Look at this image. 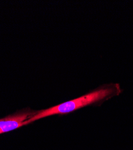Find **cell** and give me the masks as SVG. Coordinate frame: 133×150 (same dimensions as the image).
Returning a JSON list of instances; mask_svg holds the SVG:
<instances>
[{
	"label": "cell",
	"mask_w": 133,
	"mask_h": 150,
	"mask_svg": "<svg viewBox=\"0 0 133 150\" xmlns=\"http://www.w3.org/2000/svg\"><path fill=\"white\" fill-rule=\"evenodd\" d=\"M118 89L119 88L115 85L106 86L72 100L35 112L34 115L27 121V124L53 115L68 114L78 109L103 100L118 93Z\"/></svg>",
	"instance_id": "1"
},
{
	"label": "cell",
	"mask_w": 133,
	"mask_h": 150,
	"mask_svg": "<svg viewBox=\"0 0 133 150\" xmlns=\"http://www.w3.org/2000/svg\"><path fill=\"white\" fill-rule=\"evenodd\" d=\"M35 112L23 111L0 119V134L6 133L27 125V121Z\"/></svg>",
	"instance_id": "2"
}]
</instances>
